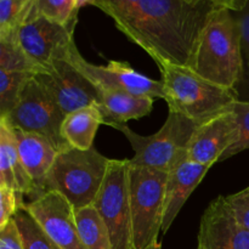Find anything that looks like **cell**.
<instances>
[{
    "label": "cell",
    "mask_w": 249,
    "mask_h": 249,
    "mask_svg": "<svg viewBox=\"0 0 249 249\" xmlns=\"http://www.w3.org/2000/svg\"><path fill=\"white\" fill-rule=\"evenodd\" d=\"M168 173L138 167L129 162L133 249H147L158 243L162 232Z\"/></svg>",
    "instance_id": "8992f818"
},
{
    "label": "cell",
    "mask_w": 249,
    "mask_h": 249,
    "mask_svg": "<svg viewBox=\"0 0 249 249\" xmlns=\"http://www.w3.org/2000/svg\"><path fill=\"white\" fill-rule=\"evenodd\" d=\"M16 41L40 72L56 58H67L74 45L73 33L38 14L33 5L31 14L16 34Z\"/></svg>",
    "instance_id": "8fae6325"
},
{
    "label": "cell",
    "mask_w": 249,
    "mask_h": 249,
    "mask_svg": "<svg viewBox=\"0 0 249 249\" xmlns=\"http://www.w3.org/2000/svg\"><path fill=\"white\" fill-rule=\"evenodd\" d=\"M198 246L204 249H249V231L236 221L224 196L212 201L204 211Z\"/></svg>",
    "instance_id": "4fadbf2b"
},
{
    "label": "cell",
    "mask_w": 249,
    "mask_h": 249,
    "mask_svg": "<svg viewBox=\"0 0 249 249\" xmlns=\"http://www.w3.org/2000/svg\"><path fill=\"white\" fill-rule=\"evenodd\" d=\"M0 249H23L14 219L0 230Z\"/></svg>",
    "instance_id": "f546056e"
},
{
    "label": "cell",
    "mask_w": 249,
    "mask_h": 249,
    "mask_svg": "<svg viewBox=\"0 0 249 249\" xmlns=\"http://www.w3.org/2000/svg\"><path fill=\"white\" fill-rule=\"evenodd\" d=\"M197 128L191 119L169 112L162 128L153 135L136 134L126 124L114 129L122 131L130 142L134 151V157L129 160L131 164L169 173L187 160L190 142Z\"/></svg>",
    "instance_id": "5b68a950"
},
{
    "label": "cell",
    "mask_w": 249,
    "mask_h": 249,
    "mask_svg": "<svg viewBox=\"0 0 249 249\" xmlns=\"http://www.w3.org/2000/svg\"><path fill=\"white\" fill-rule=\"evenodd\" d=\"M67 60L95 87L99 88L100 91L114 90L147 96L153 100L163 99L162 82L136 72L129 63L109 61L107 65H94L80 55L75 44L71 48Z\"/></svg>",
    "instance_id": "9c48e42d"
},
{
    "label": "cell",
    "mask_w": 249,
    "mask_h": 249,
    "mask_svg": "<svg viewBox=\"0 0 249 249\" xmlns=\"http://www.w3.org/2000/svg\"><path fill=\"white\" fill-rule=\"evenodd\" d=\"M94 207L107 226L113 249H133L129 160H109Z\"/></svg>",
    "instance_id": "ba28073f"
},
{
    "label": "cell",
    "mask_w": 249,
    "mask_h": 249,
    "mask_svg": "<svg viewBox=\"0 0 249 249\" xmlns=\"http://www.w3.org/2000/svg\"><path fill=\"white\" fill-rule=\"evenodd\" d=\"M0 185L18 194L31 196L33 184L24 169L17 150V140L12 126L0 117Z\"/></svg>",
    "instance_id": "e0dca14e"
},
{
    "label": "cell",
    "mask_w": 249,
    "mask_h": 249,
    "mask_svg": "<svg viewBox=\"0 0 249 249\" xmlns=\"http://www.w3.org/2000/svg\"><path fill=\"white\" fill-rule=\"evenodd\" d=\"M0 68L16 72H28L33 74L40 73V68L19 48L16 40L0 41Z\"/></svg>",
    "instance_id": "d4e9b609"
},
{
    "label": "cell",
    "mask_w": 249,
    "mask_h": 249,
    "mask_svg": "<svg viewBox=\"0 0 249 249\" xmlns=\"http://www.w3.org/2000/svg\"><path fill=\"white\" fill-rule=\"evenodd\" d=\"M238 21L241 32V44H242L243 60H245V77L249 82V0H242L237 10H232Z\"/></svg>",
    "instance_id": "f1b7e54d"
},
{
    "label": "cell",
    "mask_w": 249,
    "mask_h": 249,
    "mask_svg": "<svg viewBox=\"0 0 249 249\" xmlns=\"http://www.w3.org/2000/svg\"><path fill=\"white\" fill-rule=\"evenodd\" d=\"M104 118L97 105L83 107L65 117L61 128L63 140L70 147L80 151L91 150Z\"/></svg>",
    "instance_id": "d6986e66"
},
{
    "label": "cell",
    "mask_w": 249,
    "mask_h": 249,
    "mask_svg": "<svg viewBox=\"0 0 249 249\" xmlns=\"http://www.w3.org/2000/svg\"><path fill=\"white\" fill-rule=\"evenodd\" d=\"M23 249H60L51 240L43 226L23 208L14 218Z\"/></svg>",
    "instance_id": "603a6c76"
},
{
    "label": "cell",
    "mask_w": 249,
    "mask_h": 249,
    "mask_svg": "<svg viewBox=\"0 0 249 249\" xmlns=\"http://www.w3.org/2000/svg\"><path fill=\"white\" fill-rule=\"evenodd\" d=\"M78 232L87 249H113L111 236L94 206L74 212Z\"/></svg>",
    "instance_id": "ffe728a7"
},
{
    "label": "cell",
    "mask_w": 249,
    "mask_h": 249,
    "mask_svg": "<svg viewBox=\"0 0 249 249\" xmlns=\"http://www.w3.org/2000/svg\"><path fill=\"white\" fill-rule=\"evenodd\" d=\"M225 201L236 221L249 231V186L226 196Z\"/></svg>",
    "instance_id": "83f0119b"
},
{
    "label": "cell",
    "mask_w": 249,
    "mask_h": 249,
    "mask_svg": "<svg viewBox=\"0 0 249 249\" xmlns=\"http://www.w3.org/2000/svg\"><path fill=\"white\" fill-rule=\"evenodd\" d=\"M155 100L125 91L104 90L97 105L104 118V124L116 128L126 124L131 119L148 116L153 109Z\"/></svg>",
    "instance_id": "ac0fdd59"
},
{
    "label": "cell",
    "mask_w": 249,
    "mask_h": 249,
    "mask_svg": "<svg viewBox=\"0 0 249 249\" xmlns=\"http://www.w3.org/2000/svg\"><path fill=\"white\" fill-rule=\"evenodd\" d=\"M232 109L236 114V121H237V140L224 153L223 157L220 158V162L233 157L243 151L249 150V101L238 100L232 106Z\"/></svg>",
    "instance_id": "484cf974"
},
{
    "label": "cell",
    "mask_w": 249,
    "mask_h": 249,
    "mask_svg": "<svg viewBox=\"0 0 249 249\" xmlns=\"http://www.w3.org/2000/svg\"><path fill=\"white\" fill-rule=\"evenodd\" d=\"M197 249H204V248H202V247H199V246H198V247H197Z\"/></svg>",
    "instance_id": "1f68e13d"
},
{
    "label": "cell",
    "mask_w": 249,
    "mask_h": 249,
    "mask_svg": "<svg viewBox=\"0 0 249 249\" xmlns=\"http://www.w3.org/2000/svg\"><path fill=\"white\" fill-rule=\"evenodd\" d=\"M36 79L45 88L63 113L67 114L83 107L99 105L101 91L84 77L67 58H56L46 66Z\"/></svg>",
    "instance_id": "30bf717a"
},
{
    "label": "cell",
    "mask_w": 249,
    "mask_h": 249,
    "mask_svg": "<svg viewBox=\"0 0 249 249\" xmlns=\"http://www.w3.org/2000/svg\"><path fill=\"white\" fill-rule=\"evenodd\" d=\"M33 5L34 0H0V41L16 40L17 32Z\"/></svg>",
    "instance_id": "7402d4cb"
},
{
    "label": "cell",
    "mask_w": 249,
    "mask_h": 249,
    "mask_svg": "<svg viewBox=\"0 0 249 249\" xmlns=\"http://www.w3.org/2000/svg\"><path fill=\"white\" fill-rule=\"evenodd\" d=\"M237 135V121L231 107L196 129L190 142L187 158L211 168L220 162L224 153L236 142Z\"/></svg>",
    "instance_id": "5bb4252c"
},
{
    "label": "cell",
    "mask_w": 249,
    "mask_h": 249,
    "mask_svg": "<svg viewBox=\"0 0 249 249\" xmlns=\"http://www.w3.org/2000/svg\"><path fill=\"white\" fill-rule=\"evenodd\" d=\"M65 117L60 106L34 75L19 95L16 106L1 118L6 119L14 129L48 139L60 152L70 147L61 134Z\"/></svg>",
    "instance_id": "52a82bcc"
},
{
    "label": "cell",
    "mask_w": 249,
    "mask_h": 249,
    "mask_svg": "<svg viewBox=\"0 0 249 249\" xmlns=\"http://www.w3.org/2000/svg\"><path fill=\"white\" fill-rule=\"evenodd\" d=\"M36 74L0 68V117L9 114L16 106L24 87Z\"/></svg>",
    "instance_id": "cb8c5ba5"
},
{
    "label": "cell",
    "mask_w": 249,
    "mask_h": 249,
    "mask_svg": "<svg viewBox=\"0 0 249 249\" xmlns=\"http://www.w3.org/2000/svg\"><path fill=\"white\" fill-rule=\"evenodd\" d=\"M158 67L163 100L169 112L182 114L198 126L229 111L238 101L237 90L208 82L190 68L173 65Z\"/></svg>",
    "instance_id": "3957f363"
},
{
    "label": "cell",
    "mask_w": 249,
    "mask_h": 249,
    "mask_svg": "<svg viewBox=\"0 0 249 249\" xmlns=\"http://www.w3.org/2000/svg\"><path fill=\"white\" fill-rule=\"evenodd\" d=\"M209 169V167L192 162L187 158L168 173L162 233H167L172 228L178 214L180 213L192 192L201 184Z\"/></svg>",
    "instance_id": "2e32d148"
},
{
    "label": "cell",
    "mask_w": 249,
    "mask_h": 249,
    "mask_svg": "<svg viewBox=\"0 0 249 249\" xmlns=\"http://www.w3.org/2000/svg\"><path fill=\"white\" fill-rule=\"evenodd\" d=\"M109 158L95 147L88 151L67 147L57 153L48 174L46 192H57L73 211L94 206L108 169Z\"/></svg>",
    "instance_id": "277c9868"
},
{
    "label": "cell",
    "mask_w": 249,
    "mask_h": 249,
    "mask_svg": "<svg viewBox=\"0 0 249 249\" xmlns=\"http://www.w3.org/2000/svg\"><path fill=\"white\" fill-rule=\"evenodd\" d=\"M60 249H87L74 219L72 206L57 192H46L24 204Z\"/></svg>",
    "instance_id": "7c38bea8"
},
{
    "label": "cell",
    "mask_w": 249,
    "mask_h": 249,
    "mask_svg": "<svg viewBox=\"0 0 249 249\" xmlns=\"http://www.w3.org/2000/svg\"><path fill=\"white\" fill-rule=\"evenodd\" d=\"M83 5H90V1L80 0H34V7L39 15L49 21L67 28L74 33L78 23V14Z\"/></svg>",
    "instance_id": "44dd1931"
},
{
    "label": "cell",
    "mask_w": 249,
    "mask_h": 249,
    "mask_svg": "<svg viewBox=\"0 0 249 249\" xmlns=\"http://www.w3.org/2000/svg\"><path fill=\"white\" fill-rule=\"evenodd\" d=\"M14 131L19 158L33 184V192L31 195L33 201L45 194L48 174L57 157L58 151L43 136L17 129H14Z\"/></svg>",
    "instance_id": "9a60e30c"
},
{
    "label": "cell",
    "mask_w": 249,
    "mask_h": 249,
    "mask_svg": "<svg viewBox=\"0 0 249 249\" xmlns=\"http://www.w3.org/2000/svg\"><path fill=\"white\" fill-rule=\"evenodd\" d=\"M24 204L23 195L0 185V230L15 218L17 212L23 208Z\"/></svg>",
    "instance_id": "4316f807"
},
{
    "label": "cell",
    "mask_w": 249,
    "mask_h": 249,
    "mask_svg": "<svg viewBox=\"0 0 249 249\" xmlns=\"http://www.w3.org/2000/svg\"><path fill=\"white\" fill-rule=\"evenodd\" d=\"M228 0H91L157 65L190 68L212 15Z\"/></svg>",
    "instance_id": "6da1fadb"
},
{
    "label": "cell",
    "mask_w": 249,
    "mask_h": 249,
    "mask_svg": "<svg viewBox=\"0 0 249 249\" xmlns=\"http://www.w3.org/2000/svg\"><path fill=\"white\" fill-rule=\"evenodd\" d=\"M238 4L240 0H228L212 15L190 66L208 82L235 90L246 74L240 26L232 11Z\"/></svg>",
    "instance_id": "7a4b0ae2"
},
{
    "label": "cell",
    "mask_w": 249,
    "mask_h": 249,
    "mask_svg": "<svg viewBox=\"0 0 249 249\" xmlns=\"http://www.w3.org/2000/svg\"><path fill=\"white\" fill-rule=\"evenodd\" d=\"M147 249H162V247H160V243L158 242V243H156V245L151 246V247L147 248Z\"/></svg>",
    "instance_id": "4dcf8cb0"
}]
</instances>
